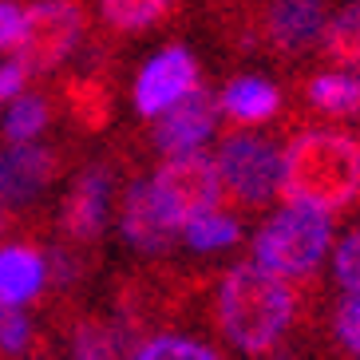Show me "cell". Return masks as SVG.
<instances>
[{"mask_svg": "<svg viewBox=\"0 0 360 360\" xmlns=\"http://www.w3.org/2000/svg\"><path fill=\"white\" fill-rule=\"evenodd\" d=\"M281 198L325 214L360 202V139L337 127L297 131L281 150Z\"/></svg>", "mask_w": 360, "mask_h": 360, "instance_id": "7a4b0ae2", "label": "cell"}, {"mask_svg": "<svg viewBox=\"0 0 360 360\" xmlns=\"http://www.w3.org/2000/svg\"><path fill=\"white\" fill-rule=\"evenodd\" d=\"M328 24V0H265V8L226 20V32L242 48H262L277 60H297L321 44Z\"/></svg>", "mask_w": 360, "mask_h": 360, "instance_id": "277c9868", "label": "cell"}, {"mask_svg": "<svg viewBox=\"0 0 360 360\" xmlns=\"http://www.w3.org/2000/svg\"><path fill=\"white\" fill-rule=\"evenodd\" d=\"M40 360H48V356H40Z\"/></svg>", "mask_w": 360, "mask_h": 360, "instance_id": "4316f807", "label": "cell"}, {"mask_svg": "<svg viewBox=\"0 0 360 360\" xmlns=\"http://www.w3.org/2000/svg\"><path fill=\"white\" fill-rule=\"evenodd\" d=\"M194 87H198V60L186 48H162L135 75V111L143 119H155L182 96H191Z\"/></svg>", "mask_w": 360, "mask_h": 360, "instance_id": "30bf717a", "label": "cell"}, {"mask_svg": "<svg viewBox=\"0 0 360 360\" xmlns=\"http://www.w3.org/2000/svg\"><path fill=\"white\" fill-rule=\"evenodd\" d=\"M68 159L60 147H40V143H20V147L0 150V206L24 214L28 202H36L60 174Z\"/></svg>", "mask_w": 360, "mask_h": 360, "instance_id": "ba28073f", "label": "cell"}, {"mask_svg": "<svg viewBox=\"0 0 360 360\" xmlns=\"http://www.w3.org/2000/svg\"><path fill=\"white\" fill-rule=\"evenodd\" d=\"M297 321V293L257 262L230 265L214 293V328L245 356L274 352Z\"/></svg>", "mask_w": 360, "mask_h": 360, "instance_id": "6da1fadb", "label": "cell"}, {"mask_svg": "<svg viewBox=\"0 0 360 360\" xmlns=\"http://www.w3.org/2000/svg\"><path fill=\"white\" fill-rule=\"evenodd\" d=\"M317 52L325 64L340 68V72H360V0H349L325 24Z\"/></svg>", "mask_w": 360, "mask_h": 360, "instance_id": "ac0fdd59", "label": "cell"}, {"mask_svg": "<svg viewBox=\"0 0 360 360\" xmlns=\"http://www.w3.org/2000/svg\"><path fill=\"white\" fill-rule=\"evenodd\" d=\"M333 274H337V281L345 285V293H349V289H360V226L340 238L337 254H333Z\"/></svg>", "mask_w": 360, "mask_h": 360, "instance_id": "d4e9b609", "label": "cell"}, {"mask_svg": "<svg viewBox=\"0 0 360 360\" xmlns=\"http://www.w3.org/2000/svg\"><path fill=\"white\" fill-rule=\"evenodd\" d=\"M44 285H48V254L40 245H0V305H28L44 297Z\"/></svg>", "mask_w": 360, "mask_h": 360, "instance_id": "5bb4252c", "label": "cell"}, {"mask_svg": "<svg viewBox=\"0 0 360 360\" xmlns=\"http://www.w3.org/2000/svg\"><path fill=\"white\" fill-rule=\"evenodd\" d=\"M214 162L222 174V198L233 210H265L281 191V150L262 135H226Z\"/></svg>", "mask_w": 360, "mask_h": 360, "instance_id": "5b68a950", "label": "cell"}, {"mask_svg": "<svg viewBox=\"0 0 360 360\" xmlns=\"http://www.w3.org/2000/svg\"><path fill=\"white\" fill-rule=\"evenodd\" d=\"M131 360H222V356L206 340L182 337V333H150L147 340L135 345Z\"/></svg>", "mask_w": 360, "mask_h": 360, "instance_id": "44dd1931", "label": "cell"}, {"mask_svg": "<svg viewBox=\"0 0 360 360\" xmlns=\"http://www.w3.org/2000/svg\"><path fill=\"white\" fill-rule=\"evenodd\" d=\"M305 107L317 111V115H328V119H352L360 115V72H317L309 75L305 87Z\"/></svg>", "mask_w": 360, "mask_h": 360, "instance_id": "2e32d148", "label": "cell"}, {"mask_svg": "<svg viewBox=\"0 0 360 360\" xmlns=\"http://www.w3.org/2000/svg\"><path fill=\"white\" fill-rule=\"evenodd\" d=\"M56 107L48 91H20L12 99L8 115H4V147H20V143H36L48 131Z\"/></svg>", "mask_w": 360, "mask_h": 360, "instance_id": "ffe728a7", "label": "cell"}, {"mask_svg": "<svg viewBox=\"0 0 360 360\" xmlns=\"http://www.w3.org/2000/svg\"><path fill=\"white\" fill-rule=\"evenodd\" d=\"M87 32L84 0H32L24 8V32L12 60H20L28 75H52L79 48Z\"/></svg>", "mask_w": 360, "mask_h": 360, "instance_id": "8992f818", "label": "cell"}, {"mask_svg": "<svg viewBox=\"0 0 360 360\" xmlns=\"http://www.w3.org/2000/svg\"><path fill=\"white\" fill-rule=\"evenodd\" d=\"M333 333H337L340 349L349 352L352 360H360V289H349L345 301L333 313Z\"/></svg>", "mask_w": 360, "mask_h": 360, "instance_id": "cb8c5ba5", "label": "cell"}, {"mask_svg": "<svg viewBox=\"0 0 360 360\" xmlns=\"http://www.w3.org/2000/svg\"><path fill=\"white\" fill-rule=\"evenodd\" d=\"M119 230H123L127 245H135L139 254H147V257L170 254L179 230L167 218V210L159 206V194H155L150 179L127 182V191L119 198Z\"/></svg>", "mask_w": 360, "mask_h": 360, "instance_id": "4fadbf2b", "label": "cell"}, {"mask_svg": "<svg viewBox=\"0 0 360 360\" xmlns=\"http://www.w3.org/2000/svg\"><path fill=\"white\" fill-rule=\"evenodd\" d=\"M333 242V218L305 202H285L262 230L254 233V262L285 281L313 277Z\"/></svg>", "mask_w": 360, "mask_h": 360, "instance_id": "3957f363", "label": "cell"}, {"mask_svg": "<svg viewBox=\"0 0 360 360\" xmlns=\"http://www.w3.org/2000/svg\"><path fill=\"white\" fill-rule=\"evenodd\" d=\"M238 238H242L238 218H233V214H218V210L194 218V222L182 230V242L191 245L194 254H218V250H230Z\"/></svg>", "mask_w": 360, "mask_h": 360, "instance_id": "7402d4cb", "label": "cell"}, {"mask_svg": "<svg viewBox=\"0 0 360 360\" xmlns=\"http://www.w3.org/2000/svg\"><path fill=\"white\" fill-rule=\"evenodd\" d=\"M218 96L206 91V87H194L191 96H182L174 107H167L162 115H155V127H150V147L159 155H186V150H198L206 139L214 135V123H218Z\"/></svg>", "mask_w": 360, "mask_h": 360, "instance_id": "7c38bea8", "label": "cell"}, {"mask_svg": "<svg viewBox=\"0 0 360 360\" xmlns=\"http://www.w3.org/2000/svg\"><path fill=\"white\" fill-rule=\"evenodd\" d=\"M52 107L84 135H96L111 123L115 111V84L107 68H87V72H68L64 79H56V87L48 91Z\"/></svg>", "mask_w": 360, "mask_h": 360, "instance_id": "8fae6325", "label": "cell"}, {"mask_svg": "<svg viewBox=\"0 0 360 360\" xmlns=\"http://www.w3.org/2000/svg\"><path fill=\"white\" fill-rule=\"evenodd\" d=\"M218 111L233 127H257V123H265V119H274L281 111V91L262 75H238L218 96Z\"/></svg>", "mask_w": 360, "mask_h": 360, "instance_id": "9a60e30c", "label": "cell"}, {"mask_svg": "<svg viewBox=\"0 0 360 360\" xmlns=\"http://www.w3.org/2000/svg\"><path fill=\"white\" fill-rule=\"evenodd\" d=\"M20 32H24V4L0 0V52H16Z\"/></svg>", "mask_w": 360, "mask_h": 360, "instance_id": "484cf974", "label": "cell"}, {"mask_svg": "<svg viewBox=\"0 0 360 360\" xmlns=\"http://www.w3.org/2000/svg\"><path fill=\"white\" fill-rule=\"evenodd\" d=\"M150 186L159 194V206L167 210V218L174 222V230H186L194 218L218 210L222 202V174L214 155L202 150H186V155H170L155 174Z\"/></svg>", "mask_w": 360, "mask_h": 360, "instance_id": "52a82bcc", "label": "cell"}, {"mask_svg": "<svg viewBox=\"0 0 360 360\" xmlns=\"http://www.w3.org/2000/svg\"><path fill=\"white\" fill-rule=\"evenodd\" d=\"M36 349L32 321L20 305H0V360H24Z\"/></svg>", "mask_w": 360, "mask_h": 360, "instance_id": "603a6c76", "label": "cell"}, {"mask_svg": "<svg viewBox=\"0 0 360 360\" xmlns=\"http://www.w3.org/2000/svg\"><path fill=\"white\" fill-rule=\"evenodd\" d=\"M179 12V0H99V20L107 32L135 36L147 28H159Z\"/></svg>", "mask_w": 360, "mask_h": 360, "instance_id": "e0dca14e", "label": "cell"}, {"mask_svg": "<svg viewBox=\"0 0 360 360\" xmlns=\"http://www.w3.org/2000/svg\"><path fill=\"white\" fill-rule=\"evenodd\" d=\"M111 167L96 162L75 174V182L68 186L64 202H60V238L75 245L96 250L99 238L107 230V210H111Z\"/></svg>", "mask_w": 360, "mask_h": 360, "instance_id": "9c48e42d", "label": "cell"}, {"mask_svg": "<svg viewBox=\"0 0 360 360\" xmlns=\"http://www.w3.org/2000/svg\"><path fill=\"white\" fill-rule=\"evenodd\" d=\"M68 349H72V360H119L123 340H119V328L111 321L72 309V317H68Z\"/></svg>", "mask_w": 360, "mask_h": 360, "instance_id": "d6986e66", "label": "cell"}]
</instances>
